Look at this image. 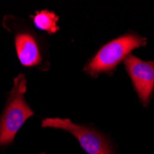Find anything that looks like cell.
Listing matches in <instances>:
<instances>
[{
	"label": "cell",
	"instance_id": "obj_1",
	"mask_svg": "<svg viewBox=\"0 0 154 154\" xmlns=\"http://www.w3.org/2000/svg\"><path fill=\"white\" fill-rule=\"evenodd\" d=\"M26 88L25 77L20 74L14 79L13 88L0 118V145L11 144L25 121L33 115L24 99Z\"/></svg>",
	"mask_w": 154,
	"mask_h": 154
},
{
	"label": "cell",
	"instance_id": "obj_2",
	"mask_svg": "<svg viewBox=\"0 0 154 154\" xmlns=\"http://www.w3.org/2000/svg\"><path fill=\"white\" fill-rule=\"evenodd\" d=\"M147 40L137 34H125L103 45L88 63L85 70L91 76L102 72H110L128 57L136 48L145 46Z\"/></svg>",
	"mask_w": 154,
	"mask_h": 154
},
{
	"label": "cell",
	"instance_id": "obj_3",
	"mask_svg": "<svg viewBox=\"0 0 154 154\" xmlns=\"http://www.w3.org/2000/svg\"><path fill=\"white\" fill-rule=\"evenodd\" d=\"M42 125L44 128L63 129L74 135L82 149L88 154H112V150L105 138L94 129L73 124L69 119L45 118Z\"/></svg>",
	"mask_w": 154,
	"mask_h": 154
},
{
	"label": "cell",
	"instance_id": "obj_4",
	"mask_svg": "<svg viewBox=\"0 0 154 154\" xmlns=\"http://www.w3.org/2000/svg\"><path fill=\"white\" fill-rule=\"evenodd\" d=\"M124 62L139 99L147 105L154 89V63L143 61L131 54Z\"/></svg>",
	"mask_w": 154,
	"mask_h": 154
},
{
	"label": "cell",
	"instance_id": "obj_5",
	"mask_svg": "<svg viewBox=\"0 0 154 154\" xmlns=\"http://www.w3.org/2000/svg\"><path fill=\"white\" fill-rule=\"evenodd\" d=\"M18 57L25 66H32L41 62V54L35 39L29 33H19L15 38Z\"/></svg>",
	"mask_w": 154,
	"mask_h": 154
},
{
	"label": "cell",
	"instance_id": "obj_6",
	"mask_svg": "<svg viewBox=\"0 0 154 154\" xmlns=\"http://www.w3.org/2000/svg\"><path fill=\"white\" fill-rule=\"evenodd\" d=\"M58 17L54 12L48 10H42L36 12L33 17V23L40 30L47 32L48 33H54L59 30L57 25Z\"/></svg>",
	"mask_w": 154,
	"mask_h": 154
}]
</instances>
